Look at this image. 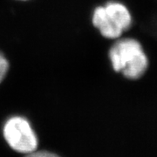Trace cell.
<instances>
[{
    "label": "cell",
    "instance_id": "cell-1",
    "mask_svg": "<svg viewBox=\"0 0 157 157\" xmlns=\"http://www.w3.org/2000/svg\"><path fill=\"white\" fill-rule=\"evenodd\" d=\"M108 51L113 70L124 78L137 80L147 71L149 59L140 41L135 38H120Z\"/></svg>",
    "mask_w": 157,
    "mask_h": 157
},
{
    "label": "cell",
    "instance_id": "cell-2",
    "mask_svg": "<svg viewBox=\"0 0 157 157\" xmlns=\"http://www.w3.org/2000/svg\"><path fill=\"white\" fill-rule=\"evenodd\" d=\"M92 24L102 37L115 40L131 28L133 15L122 2L110 0L94 10Z\"/></svg>",
    "mask_w": 157,
    "mask_h": 157
},
{
    "label": "cell",
    "instance_id": "cell-3",
    "mask_svg": "<svg viewBox=\"0 0 157 157\" xmlns=\"http://www.w3.org/2000/svg\"><path fill=\"white\" fill-rule=\"evenodd\" d=\"M3 135L12 150L28 155L36 151L39 140L28 120L21 115H14L6 121L3 127Z\"/></svg>",
    "mask_w": 157,
    "mask_h": 157
},
{
    "label": "cell",
    "instance_id": "cell-4",
    "mask_svg": "<svg viewBox=\"0 0 157 157\" xmlns=\"http://www.w3.org/2000/svg\"><path fill=\"white\" fill-rule=\"evenodd\" d=\"M9 68L10 64L8 59L2 52H0V84L6 78L7 73L9 72Z\"/></svg>",
    "mask_w": 157,
    "mask_h": 157
},
{
    "label": "cell",
    "instance_id": "cell-5",
    "mask_svg": "<svg viewBox=\"0 0 157 157\" xmlns=\"http://www.w3.org/2000/svg\"><path fill=\"white\" fill-rule=\"evenodd\" d=\"M25 157H60L54 153H52L49 151H45V150H41V151H34L31 154L26 155Z\"/></svg>",
    "mask_w": 157,
    "mask_h": 157
},
{
    "label": "cell",
    "instance_id": "cell-6",
    "mask_svg": "<svg viewBox=\"0 0 157 157\" xmlns=\"http://www.w3.org/2000/svg\"><path fill=\"white\" fill-rule=\"evenodd\" d=\"M18 1H28V0H18Z\"/></svg>",
    "mask_w": 157,
    "mask_h": 157
}]
</instances>
